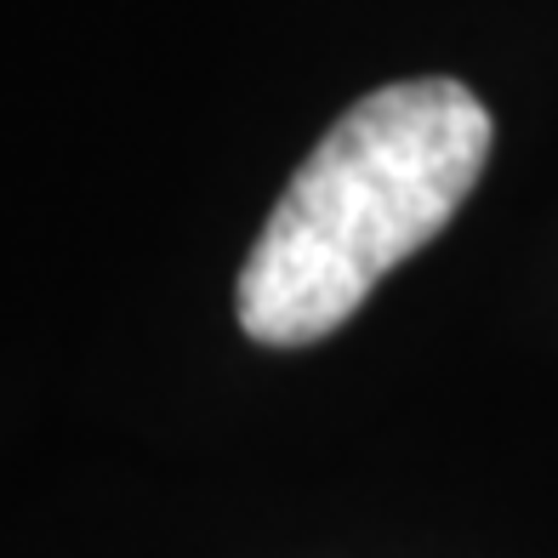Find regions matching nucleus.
Listing matches in <instances>:
<instances>
[{"label": "nucleus", "instance_id": "nucleus-1", "mask_svg": "<svg viewBox=\"0 0 558 558\" xmlns=\"http://www.w3.org/2000/svg\"><path fill=\"white\" fill-rule=\"evenodd\" d=\"M490 160V109L445 74L360 97L274 199L240 268V331L308 348L462 211Z\"/></svg>", "mask_w": 558, "mask_h": 558}]
</instances>
